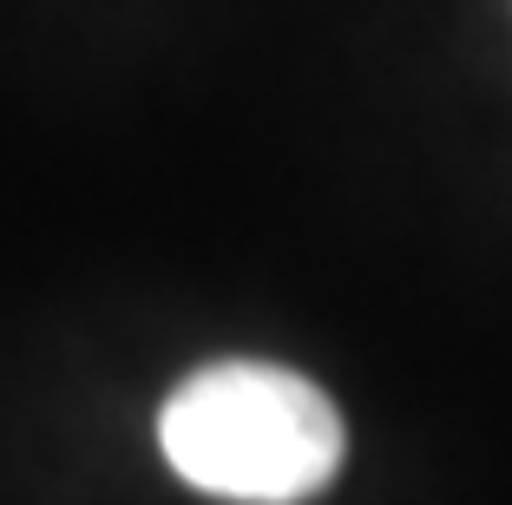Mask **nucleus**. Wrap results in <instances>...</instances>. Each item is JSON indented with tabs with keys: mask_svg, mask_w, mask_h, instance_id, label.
Returning a JSON list of instances; mask_svg holds the SVG:
<instances>
[{
	"mask_svg": "<svg viewBox=\"0 0 512 505\" xmlns=\"http://www.w3.org/2000/svg\"><path fill=\"white\" fill-rule=\"evenodd\" d=\"M158 446L191 492L230 505H302L342 473L348 433L309 374L211 361L158 407Z\"/></svg>",
	"mask_w": 512,
	"mask_h": 505,
	"instance_id": "f257e3e1",
	"label": "nucleus"
}]
</instances>
